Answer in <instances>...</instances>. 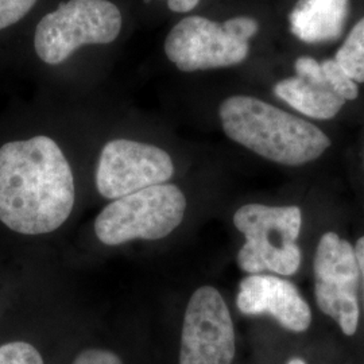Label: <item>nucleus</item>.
<instances>
[{
  "instance_id": "nucleus-14",
  "label": "nucleus",
  "mask_w": 364,
  "mask_h": 364,
  "mask_svg": "<svg viewBox=\"0 0 364 364\" xmlns=\"http://www.w3.org/2000/svg\"><path fill=\"white\" fill-rule=\"evenodd\" d=\"M0 364H45L38 350L25 341L0 346Z\"/></svg>"
},
{
  "instance_id": "nucleus-17",
  "label": "nucleus",
  "mask_w": 364,
  "mask_h": 364,
  "mask_svg": "<svg viewBox=\"0 0 364 364\" xmlns=\"http://www.w3.org/2000/svg\"><path fill=\"white\" fill-rule=\"evenodd\" d=\"M170 10L174 13H189L200 3V0H166Z\"/></svg>"
},
{
  "instance_id": "nucleus-15",
  "label": "nucleus",
  "mask_w": 364,
  "mask_h": 364,
  "mask_svg": "<svg viewBox=\"0 0 364 364\" xmlns=\"http://www.w3.org/2000/svg\"><path fill=\"white\" fill-rule=\"evenodd\" d=\"M37 0H0V30L19 22Z\"/></svg>"
},
{
  "instance_id": "nucleus-4",
  "label": "nucleus",
  "mask_w": 364,
  "mask_h": 364,
  "mask_svg": "<svg viewBox=\"0 0 364 364\" xmlns=\"http://www.w3.org/2000/svg\"><path fill=\"white\" fill-rule=\"evenodd\" d=\"M259 31L251 16H235L219 23L204 16H188L170 30L165 53L182 72H197L242 64L250 53V39Z\"/></svg>"
},
{
  "instance_id": "nucleus-11",
  "label": "nucleus",
  "mask_w": 364,
  "mask_h": 364,
  "mask_svg": "<svg viewBox=\"0 0 364 364\" xmlns=\"http://www.w3.org/2000/svg\"><path fill=\"white\" fill-rule=\"evenodd\" d=\"M236 306L246 316H272L294 333L308 331L312 311L290 281L275 274H250L240 281Z\"/></svg>"
},
{
  "instance_id": "nucleus-18",
  "label": "nucleus",
  "mask_w": 364,
  "mask_h": 364,
  "mask_svg": "<svg viewBox=\"0 0 364 364\" xmlns=\"http://www.w3.org/2000/svg\"><path fill=\"white\" fill-rule=\"evenodd\" d=\"M355 254H356V259H358V264H359L360 277H362V281H363L364 290V236L358 239V242L355 245Z\"/></svg>"
},
{
  "instance_id": "nucleus-7",
  "label": "nucleus",
  "mask_w": 364,
  "mask_h": 364,
  "mask_svg": "<svg viewBox=\"0 0 364 364\" xmlns=\"http://www.w3.org/2000/svg\"><path fill=\"white\" fill-rule=\"evenodd\" d=\"M313 269L318 309L333 318L344 335L353 336L360 317V270L355 247L336 232H326L316 248Z\"/></svg>"
},
{
  "instance_id": "nucleus-13",
  "label": "nucleus",
  "mask_w": 364,
  "mask_h": 364,
  "mask_svg": "<svg viewBox=\"0 0 364 364\" xmlns=\"http://www.w3.org/2000/svg\"><path fill=\"white\" fill-rule=\"evenodd\" d=\"M335 61L358 85L364 82V16L352 27L335 54Z\"/></svg>"
},
{
  "instance_id": "nucleus-6",
  "label": "nucleus",
  "mask_w": 364,
  "mask_h": 364,
  "mask_svg": "<svg viewBox=\"0 0 364 364\" xmlns=\"http://www.w3.org/2000/svg\"><path fill=\"white\" fill-rule=\"evenodd\" d=\"M122 23L119 9L108 0H69L41 19L34 48L43 63L57 65L84 45L114 42Z\"/></svg>"
},
{
  "instance_id": "nucleus-16",
  "label": "nucleus",
  "mask_w": 364,
  "mask_h": 364,
  "mask_svg": "<svg viewBox=\"0 0 364 364\" xmlns=\"http://www.w3.org/2000/svg\"><path fill=\"white\" fill-rule=\"evenodd\" d=\"M72 364H123L120 358L114 352L91 348L78 355Z\"/></svg>"
},
{
  "instance_id": "nucleus-10",
  "label": "nucleus",
  "mask_w": 364,
  "mask_h": 364,
  "mask_svg": "<svg viewBox=\"0 0 364 364\" xmlns=\"http://www.w3.org/2000/svg\"><path fill=\"white\" fill-rule=\"evenodd\" d=\"M174 173L171 156L153 144L115 139L105 144L96 170L99 193L111 200L166 183Z\"/></svg>"
},
{
  "instance_id": "nucleus-9",
  "label": "nucleus",
  "mask_w": 364,
  "mask_h": 364,
  "mask_svg": "<svg viewBox=\"0 0 364 364\" xmlns=\"http://www.w3.org/2000/svg\"><path fill=\"white\" fill-rule=\"evenodd\" d=\"M235 329L231 312L213 287L197 289L182 324L180 364H232Z\"/></svg>"
},
{
  "instance_id": "nucleus-3",
  "label": "nucleus",
  "mask_w": 364,
  "mask_h": 364,
  "mask_svg": "<svg viewBox=\"0 0 364 364\" xmlns=\"http://www.w3.org/2000/svg\"><path fill=\"white\" fill-rule=\"evenodd\" d=\"M234 224L245 236V245L236 257L240 270L284 277L299 272L302 260L299 246L302 228L299 207L246 204L235 212Z\"/></svg>"
},
{
  "instance_id": "nucleus-12",
  "label": "nucleus",
  "mask_w": 364,
  "mask_h": 364,
  "mask_svg": "<svg viewBox=\"0 0 364 364\" xmlns=\"http://www.w3.org/2000/svg\"><path fill=\"white\" fill-rule=\"evenodd\" d=\"M350 0H299L289 14L290 33L304 43H328L340 38Z\"/></svg>"
},
{
  "instance_id": "nucleus-19",
  "label": "nucleus",
  "mask_w": 364,
  "mask_h": 364,
  "mask_svg": "<svg viewBox=\"0 0 364 364\" xmlns=\"http://www.w3.org/2000/svg\"><path fill=\"white\" fill-rule=\"evenodd\" d=\"M287 364H308L304 359H301V358H293V359H290Z\"/></svg>"
},
{
  "instance_id": "nucleus-5",
  "label": "nucleus",
  "mask_w": 364,
  "mask_h": 364,
  "mask_svg": "<svg viewBox=\"0 0 364 364\" xmlns=\"http://www.w3.org/2000/svg\"><path fill=\"white\" fill-rule=\"evenodd\" d=\"M185 210L186 197L178 186H149L108 204L95 220V234L107 246L162 239L178 228Z\"/></svg>"
},
{
  "instance_id": "nucleus-1",
  "label": "nucleus",
  "mask_w": 364,
  "mask_h": 364,
  "mask_svg": "<svg viewBox=\"0 0 364 364\" xmlns=\"http://www.w3.org/2000/svg\"><path fill=\"white\" fill-rule=\"evenodd\" d=\"M75 180L60 146L49 136L0 149V221L22 235L60 228L75 205Z\"/></svg>"
},
{
  "instance_id": "nucleus-2",
  "label": "nucleus",
  "mask_w": 364,
  "mask_h": 364,
  "mask_svg": "<svg viewBox=\"0 0 364 364\" xmlns=\"http://www.w3.org/2000/svg\"><path fill=\"white\" fill-rule=\"evenodd\" d=\"M219 117L231 141L285 166L313 162L332 144L316 124L252 96L225 99L219 108Z\"/></svg>"
},
{
  "instance_id": "nucleus-8",
  "label": "nucleus",
  "mask_w": 364,
  "mask_h": 364,
  "mask_svg": "<svg viewBox=\"0 0 364 364\" xmlns=\"http://www.w3.org/2000/svg\"><path fill=\"white\" fill-rule=\"evenodd\" d=\"M296 75L274 85L275 96L304 117L329 120L348 102L358 99L359 85L335 61L302 55L294 63Z\"/></svg>"
}]
</instances>
